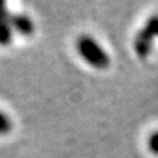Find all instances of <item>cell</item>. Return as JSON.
<instances>
[{"label": "cell", "instance_id": "cell-1", "mask_svg": "<svg viewBox=\"0 0 158 158\" xmlns=\"http://www.w3.org/2000/svg\"><path fill=\"white\" fill-rule=\"evenodd\" d=\"M77 49L86 63L97 69H104L110 65V57L100 44L90 36H81L77 42Z\"/></svg>", "mask_w": 158, "mask_h": 158}, {"label": "cell", "instance_id": "cell-2", "mask_svg": "<svg viewBox=\"0 0 158 158\" xmlns=\"http://www.w3.org/2000/svg\"><path fill=\"white\" fill-rule=\"evenodd\" d=\"M156 38H158V14L150 17L144 24V27L135 36L133 47L139 57L144 58L150 54L153 42Z\"/></svg>", "mask_w": 158, "mask_h": 158}, {"label": "cell", "instance_id": "cell-3", "mask_svg": "<svg viewBox=\"0 0 158 158\" xmlns=\"http://www.w3.org/2000/svg\"><path fill=\"white\" fill-rule=\"evenodd\" d=\"M10 15L6 10L4 3H0V44L7 46L11 40V28Z\"/></svg>", "mask_w": 158, "mask_h": 158}, {"label": "cell", "instance_id": "cell-4", "mask_svg": "<svg viewBox=\"0 0 158 158\" xmlns=\"http://www.w3.org/2000/svg\"><path fill=\"white\" fill-rule=\"evenodd\" d=\"M10 24L15 27V29L19 33L25 36L32 35L33 32V24L31 21L29 17L22 15V14H15V15H10Z\"/></svg>", "mask_w": 158, "mask_h": 158}, {"label": "cell", "instance_id": "cell-5", "mask_svg": "<svg viewBox=\"0 0 158 158\" xmlns=\"http://www.w3.org/2000/svg\"><path fill=\"white\" fill-rule=\"evenodd\" d=\"M11 121L4 112L0 111V135H6L11 131Z\"/></svg>", "mask_w": 158, "mask_h": 158}, {"label": "cell", "instance_id": "cell-6", "mask_svg": "<svg viewBox=\"0 0 158 158\" xmlns=\"http://www.w3.org/2000/svg\"><path fill=\"white\" fill-rule=\"evenodd\" d=\"M148 148L158 156V132H154L148 139Z\"/></svg>", "mask_w": 158, "mask_h": 158}]
</instances>
